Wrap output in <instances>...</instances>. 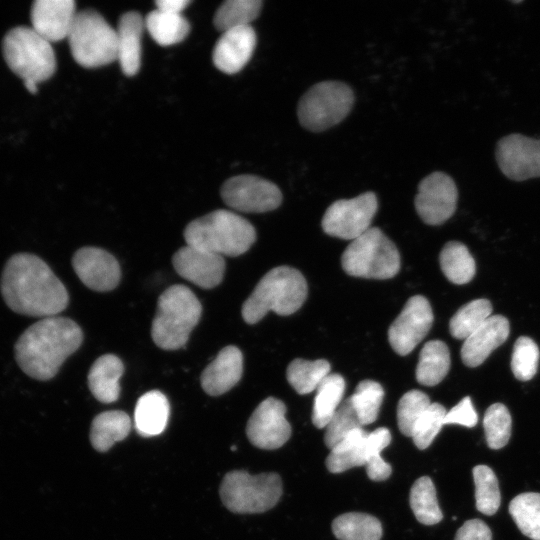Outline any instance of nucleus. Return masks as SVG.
<instances>
[{
	"label": "nucleus",
	"instance_id": "58836bf2",
	"mask_svg": "<svg viewBox=\"0 0 540 540\" xmlns=\"http://www.w3.org/2000/svg\"><path fill=\"white\" fill-rule=\"evenodd\" d=\"M384 398L382 386L373 380H363L357 385L349 400L362 426L376 421Z\"/></svg>",
	"mask_w": 540,
	"mask_h": 540
},
{
	"label": "nucleus",
	"instance_id": "0eeeda50",
	"mask_svg": "<svg viewBox=\"0 0 540 540\" xmlns=\"http://www.w3.org/2000/svg\"><path fill=\"white\" fill-rule=\"evenodd\" d=\"M341 264L350 276L389 279L399 272L400 254L379 228L370 227L347 246Z\"/></svg>",
	"mask_w": 540,
	"mask_h": 540
},
{
	"label": "nucleus",
	"instance_id": "9b49d317",
	"mask_svg": "<svg viewBox=\"0 0 540 540\" xmlns=\"http://www.w3.org/2000/svg\"><path fill=\"white\" fill-rule=\"evenodd\" d=\"M378 208L373 192L332 203L322 218V228L330 236L354 240L370 228Z\"/></svg>",
	"mask_w": 540,
	"mask_h": 540
},
{
	"label": "nucleus",
	"instance_id": "a19ab883",
	"mask_svg": "<svg viewBox=\"0 0 540 540\" xmlns=\"http://www.w3.org/2000/svg\"><path fill=\"white\" fill-rule=\"evenodd\" d=\"M483 427L489 448L504 447L510 439L512 427L508 408L502 403L490 405L484 414Z\"/></svg>",
	"mask_w": 540,
	"mask_h": 540
},
{
	"label": "nucleus",
	"instance_id": "2eb2a0df",
	"mask_svg": "<svg viewBox=\"0 0 540 540\" xmlns=\"http://www.w3.org/2000/svg\"><path fill=\"white\" fill-rule=\"evenodd\" d=\"M285 404L274 397L263 400L250 416L246 434L249 441L261 449L273 450L283 446L291 436L286 419Z\"/></svg>",
	"mask_w": 540,
	"mask_h": 540
},
{
	"label": "nucleus",
	"instance_id": "2f4dec72",
	"mask_svg": "<svg viewBox=\"0 0 540 540\" xmlns=\"http://www.w3.org/2000/svg\"><path fill=\"white\" fill-rule=\"evenodd\" d=\"M332 531L339 540H380V521L369 514L350 512L342 514L332 522Z\"/></svg>",
	"mask_w": 540,
	"mask_h": 540
},
{
	"label": "nucleus",
	"instance_id": "7c9ffc66",
	"mask_svg": "<svg viewBox=\"0 0 540 540\" xmlns=\"http://www.w3.org/2000/svg\"><path fill=\"white\" fill-rule=\"evenodd\" d=\"M440 267L446 278L458 285L470 282L476 272L474 258L461 242L450 241L439 255Z\"/></svg>",
	"mask_w": 540,
	"mask_h": 540
},
{
	"label": "nucleus",
	"instance_id": "4be33fe9",
	"mask_svg": "<svg viewBox=\"0 0 540 540\" xmlns=\"http://www.w3.org/2000/svg\"><path fill=\"white\" fill-rule=\"evenodd\" d=\"M243 356L233 345L224 347L216 358L203 370L201 386L211 396H219L229 391L241 379Z\"/></svg>",
	"mask_w": 540,
	"mask_h": 540
},
{
	"label": "nucleus",
	"instance_id": "09e8293b",
	"mask_svg": "<svg viewBox=\"0 0 540 540\" xmlns=\"http://www.w3.org/2000/svg\"><path fill=\"white\" fill-rule=\"evenodd\" d=\"M191 3L189 0H158L155 2L156 9L172 14L181 12Z\"/></svg>",
	"mask_w": 540,
	"mask_h": 540
},
{
	"label": "nucleus",
	"instance_id": "c9c22d12",
	"mask_svg": "<svg viewBox=\"0 0 540 540\" xmlns=\"http://www.w3.org/2000/svg\"><path fill=\"white\" fill-rule=\"evenodd\" d=\"M509 513L522 534L540 540V493L515 496L509 504Z\"/></svg>",
	"mask_w": 540,
	"mask_h": 540
},
{
	"label": "nucleus",
	"instance_id": "4c0bfd02",
	"mask_svg": "<svg viewBox=\"0 0 540 540\" xmlns=\"http://www.w3.org/2000/svg\"><path fill=\"white\" fill-rule=\"evenodd\" d=\"M476 508L485 515H494L500 507L501 495L498 479L487 465L473 468Z\"/></svg>",
	"mask_w": 540,
	"mask_h": 540
},
{
	"label": "nucleus",
	"instance_id": "6ab92c4d",
	"mask_svg": "<svg viewBox=\"0 0 540 540\" xmlns=\"http://www.w3.org/2000/svg\"><path fill=\"white\" fill-rule=\"evenodd\" d=\"M73 0H36L30 10L32 28L50 43L68 38L76 17Z\"/></svg>",
	"mask_w": 540,
	"mask_h": 540
},
{
	"label": "nucleus",
	"instance_id": "f03ea898",
	"mask_svg": "<svg viewBox=\"0 0 540 540\" xmlns=\"http://www.w3.org/2000/svg\"><path fill=\"white\" fill-rule=\"evenodd\" d=\"M82 341L83 332L72 319L46 317L23 331L14 345V357L26 375L38 381H48L78 350Z\"/></svg>",
	"mask_w": 540,
	"mask_h": 540
},
{
	"label": "nucleus",
	"instance_id": "ddd939ff",
	"mask_svg": "<svg viewBox=\"0 0 540 540\" xmlns=\"http://www.w3.org/2000/svg\"><path fill=\"white\" fill-rule=\"evenodd\" d=\"M458 190L453 179L443 172L427 175L418 185L415 209L429 225H440L455 212Z\"/></svg>",
	"mask_w": 540,
	"mask_h": 540
},
{
	"label": "nucleus",
	"instance_id": "20e7f679",
	"mask_svg": "<svg viewBox=\"0 0 540 540\" xmlns=\"http://www.w3.org/2000/svg\"><path fill=\"white\" fill-rule=\"evenodd\" d=\"M186 245L217 255L239 256L256 240L253 225L228 210H215L191 221L184 230Z\"/></svg>",
	"mask_w": 540,
	"mask_h": 540
},
{
	"label": "nucleus",
	"instance_id": "b1692460",
	"mask_svg": "<svg viewBox=\"0 0 540 540\" xmlns=\"http://www.w3.org/2000/svg\"><path fill=\"white\" fill-rule=\"evenodd\" d=\"M124 372V365L113 354L100 356L92 364L88 373V386L92 395L100 402L112 403L119 398V379Z\"/></svg>",
	"mask_w": 540,
	"mask_h": 540
},
{
	"label": "nucleus",
	"instance_id": "37998d69",
	"mask_svg": "<svg viewBox=\"0 0 540 540\" xmlns=\"http://www.w3.org/2000/svg\"><path fill=\"white\" fill-rule=\"evenodd\" d=\"M363 427L349 398L343 400L328 422L324 435L325 445L332 449L353 430Z\"/></svg>",
	"mask_w": 540,
	"mask_h": 540
},
{
	"label": "nucleus",
	"instance_id": "f3484780",
	"mask_svg": "<svg viewBox=\"0 0 540 540\" xmlns=\"http://www.w3.org/2000/svg\"><path fill=\"white\" fill-rule=\"evenodd\" d=\"M72 266L81 282L91 290L111 291L120 282L119 263L104 249L97 247L78 249L72 257Z\"/></svg>",
	"mask_w": 540,
	"mask_h": 540
},
{
	"label": "nucleus",
	"instance_id": "49530a36",
	"mask_svg": "<svg viewBox=\"0 0 540 540\" xmlns=\"http://www.w3.org/2000/svg\"><path fill=\"white\" fill-rule=\"evenodd\" d=\"M478 422V415L473 407L471 398L464 397L452 407L445 415V424H458L468 428L474 427Z\"/></svg>",
	"mask_w": 540,
	"mask_h": 540
},
{
	"label": "nucleus",
	"instance_id": "423d86ee",
	"mask_svg": "<svg viewBox=\"0 0 540 540\" xmlns=\"http://www.w3.org/2000/svg\"><path fill=\"white\" fill-rule=\"evenodd\" d=\"M3 57L10 70L24 81L39 84L56 71V57L49 41L32 27L9 30L2 42Z\"/></svg>",
	"mask_w": 540,
	"mask_h": 540
},
{
	"label": "nucleus",
	"instance_id": "1a4fd4ad",
	"mask_svg": "<svg viewBox=\"0 0 540 540\" xmlns=\"http://www.w3.org/2000/svg\"><path fill=\"white\" fill-rule=\"evenodd\" d=\"M282 495V481L276 473L250 475L244 470L228 472L220 486L227 509L239 514L262 513L274 507Z\"/></svg>",
	"mask_w": 540,
	"mask_h": 540
},
{
	"label": "nucleus",
	"instance_id": "4468645a",
	"mask_svg": "<svg viewBox=\"0 0 540 540\" xmlns=\"http://www.w3.org/2000/svg\"><path fill=\"white\" fill-rule=\"evenodd\" d=\"M433 319L431 305L424 296L409 298L388 330L393 350L401 356L409 354L430 331Z\"/></svg>",
	"mask_w": 540,
	"mask_h": 540
},
{
	"label": "nucleus",
	"instance_id": "a211bd4d",
	"mask_svg": "<svg viewBox=\"0 0 540 540\" xmlns=\"http://www.w3.org/2000/svg\"><path fill=\"white\" fill-rule=\"evenodd\" d=\"M172 264L181 277L203 289L219 285L225 272V261L221 255L189 245L174 253Z\"/></svg>",
	"mask_w": 540,
	"mask_h": 540
},
{
	"label": "nucleus",
	"instance_id": "5701e85b",
	"mask_svg": "<svg viewBox=\"0 0 540 540\" xmlns=\"http://www.w3.org/2000/svg\"><path fill=\"white\" fill-rule=\"evenodd\" d=\"M145 21L141 14L130 11L119 20L117 33V60L126 76H134L141 66V39Z\"/></svg>",
	"mask_w": 540,
	"mask_h": 540
},
{
	"label": "nucleus",
	"instance_id": "f8f14e48",
	"mask_svg": "<svg viewBox=\"0 0 540 540\" xmlns=\"http://www.w3.org/2000/svg\"><path fill=\"white\" fill-rule=\"evenodd\" d=\"M224 203L234 210L263 213L278 208L282 193L273 182L255 175L234 176L221 187Z\"/></svg>",
	"mask_w": 540,
	"mask_h": 540
},
{
	"label": "nucleus",
	"instance_id": "de8ad7c7",
	"mask_svg": "<svg viewBox=\"0 0 540 540\" xmlns=\"http://www.w3.org/2000/svg\"><path fill=\"white\" fill-rule=\"evenodd\" d=\"M454 540H492V533L482 520L470 519L458 529Z\"/></svg>",
	"mask_w": 540,
	"mask_h": 540
},
{
	"label": "nucleus",
	"instance_id": "6e6552de",
	"mask_svg": "<svg viewBox=\"0 0 540 540\" xmlns=\"http://www.w3.org/2000/svg\"><path fill=\"white\" fill-rule=\"evenodd\" d=\"M67 39L74 60L82 67L97 68L117 60L116 30L94 10L76 14Z\"/></svg>",
	"mask_w": 540,
	"mask_h": 540
},
{
	"label": "nucleus",
	"instance_id": "cd10ccee",
	"mask_svg": "<svg viewBox=\"0 0 540 540\" xmlns=\"http://www.w3.org/2000/svg\"><path fill=\"white\" fill-rule=\"evenodd\" d=\"M450 364V352L447 345L440 340H431L420 352L416 379L424 386H435L445 378Z\"/></svg>",
	"mask_w": 540,
	"mask_h": 540
},
{
	"label": "nucleus",
	"instance_id": "7ed1b4c3",
	"mask_svg": "<svg viewBox=\"0 0 540 540\" xmlns=\"http://www.w3.org/2000/svg\"><path fill=\"white\" fill-rule=\"evenodd\" d=\"M307 297V283L300 271L279 266L268 271L243 303L242 317L248 324L259 322L269 311L287 316L296 312Z\"/></svg>",
	"mask_w": 540,
	"mask_h": 540
},
{
	"label": "nucleus",
	"instance_id": "c03bdc74",
	"mask_svg": "<svg viewBox=\"0 0 540 540\" xmlns=\"http://www.w3.org/2000/svg\"><path fill=\"white\" fill-rule=\"evenodd\" d=\"M430 404L428 395L416 389L406 392L400 398L397 406V422L403 435L412 436L416 422Z\"/></svg>",
	"mask_w": 540,
	"mask_h": 540
},
{
	"label": "nucleus",
	"instance_id": "8fccbe9b",
	"mask_svg": "<svg viewBox=\"0 0 540 540\" xmlns=\"http://www.w3.org/2000/svg\"><path fill=\"white\" fill-rule=\"evenodd\" d=\"M26 89L32 93V94H35L37 92V85L36 83L32 82V81H24L23 82Z\"/></svg>",
	"mask_w": 540,
	"mask_h": 540
},
{
	"label": "nucleus",
	"instance_id": "79ce46f5",
	"mask_svg": "<svg viewBox=\"0 0 540 540\" xmlns=\"http://www.w3.org/2000/svg\"><path fill=\"white\" fill-rule=\"evenodd\" d=\"M540 351L534 340L527 336L519 337L513 347L511 370L520 381L534 377L538 369Z\"/></svg>",
	"mask_w": 540,
	"mask_h": 540
},
{
	"label": "nucleus",
	"instance_id": "dca6fc26",
	"mask_svg": "<svg viewBox=\"0 0 540 540\" xmlns=\"http://www.w3.org/2000/svg\"><path fill=\"white\" fill-rule=\"evenodd\" d=\"M496 160L509 179L523 181L540 177V140L522 134L507 135L497 143Z\"/></svg>",
	"mask_w": 540,
	"mask_h": 540
},
{
	"label": "nucleus",
	"instance_id": "c85d7f7f",
	"mask_svg": "<svg viewBox=\"0 0 540 540\" xmlns=\"http://www.w3.org/2000/svg\"><path fill=\"white\" fill-rule=\"evenodd\" d=\"M345 380L337 373L329 374L316 389L314 398L312 422L321 429L328 422L343 401Z\"/></svg>",
	"mask_w": 540,
	"mask_h": 540
},
{
	"label": "nucleus",
	"instance_id": "c756f323",
	"mask_svg": "<svg viewBox=\"0 0 540 540\" xmlns=\"http://www.w3.org/2000/svg\"><path fill=\"white\" fill-rule=\"evenodd\" d=\"M144 21L150 36L161 46H170L183 41L190 31V24L182 14L156 9L147 14Z\"/></svg>",
	"mask_w": 540,
	"mask_h": 540
},
{
	"label": "nucleus",
	"instance_id": "9d476101",
	"mask_svg": "<svg viewBox=\"0 0 540 540\" xmlns=\"http://www.w3.org/2000/svg\"><path fill=\"white\" fill-rule=\"evenodd\" d=\"M353 103L354 93L348 85L323 81L313 85L299 100L298 119L304 128L321 132L341 122Z\"/></svg>",
	"mask_w": 540,
	"mask_h": 540
},
{
	"label": "nucleus",
	"instance_id": "a18cd8bd",
	"mask_svg": "<svg viewBox=\"0 0 540 540\" xmlns=\"http://www.w3.org/2000/svg\"><path fill=\"white\" fill-rule=\"evenodd\" d=\"M447 411L440 403H431L416 422L412 439L417 448H428L444 425Z\"/></svg>",
	"mask_w": 540,
	"mask_h": 540
},
{
	"label": "nucleus",
	"instance_id": "473e14b6",
	"mask_svg": "<svg viewBox=\"0 0 540 540\" xmlns=\"http://www.w3.org/2000/svg\"><path fill=\"white\" fill-rule=\"evenodd\" d=\"M329 374L330 363L324 359L308 361L297 358L286 371L289 384L301 395L315 391Z\"/></svg>",
	"mask_w": 540,
	"mask_h": 540
},
{
	"label": "nucleus",
	"instance_id": "f704fd0d",
	"mask_svg": "<svg viewBox=\"0 0 540 540\" xmlns=\"http://www.w3.org/2000/svg\"><path fill=\"white\" fill-rule=\"evenodd\" d=\"M410 507L416 519L424 525H434L442 520L435 486L428 476L418 478L412 485Z\"/></svg>",
	"mask_w": 540,
	"mask_h": 540
},
{
	"label": "nucleus",
	"instance_id": "a878e982",
	"mask_svg": "<svg viewBox=\"0 0 540 540\" xmlns=\"http://www.w3.org/2000/svg\"><path fill=\"white\" fill-rule=\"evenodd\" d=\"M131 429V420L127 413L120 410L105 411L92 421L90 442L99 452H105L118 441L125 439Z\"/></svg>",
	"mask_w": 540,
	"mask_h": 540
},
{
	"label": "nucleus",
	"instance_id": "72a5a7b5",
	"mask_svg": "<svg viewBox=\"0 0 540 540\" xmlns=\"http://www.w3.org/2000/svg\"><path fill=\"white\" fill-rule=\"evenodd\" d=\"M261 0H227L217 9L213 23L220 32L251 26L261 11Z\"/></svg>",
	"mask_w": 540,
	"mask_h": 540
},
{
	"label": "nucleus",
	"instance_id": "aec40b11",
	"mask_svg": "<svg viewBox=\"0 0 540 540\" xmlns=\"http://www.w3.org/2000/svg\"><path fill=\"white\" fill-rule=\"evenodd\" d=\"M256 41V33L252 26L223 32L213 50L214 65L226 74L239 72L251 59Z\"/></svg>",
	"mask_w": 540,
	"mask_h": 540
},
{
	"label": "nucleus",
	"instance_id": "ea45409f",
	"mask_svg": "<svg viewBox=\"0 0 540 540\" xmlns=\"http://www.w3.org/2000/svg\"><path fill=\"white\" fill-rule=\"evenodd\" d=\"M391 442L389 429L380 427L367 434L366 437V472L374 481H383L389 478L392 472L390 464L381 457V451Z\"/></svg>",
	"mask_w": 540,
	"mask_h": 540
},
{
	"label": "nucleus",
	"instance_id": "393cba45",
	"mask_svg": "<svg viewBox=\"0 0 540 540\" xmlns=\"http://www.w3.org/2000/svg\"><path fill=\"white\" fill-rule=\"evenodd\" d=\"M170 405L166 396L152 390L143 394L137 401L134 421L137 432L144 437L158 435L166 428Z\"/></svg>",
	"mask_w": 540,
	"mask_h": 540
},
{
	"label": "nucleus",
	"instance_id": "412c9836",
	"mask_svg": "<svg viewBox=\"0 0 540 540\" xmlns=\"http://www.w3.org/2000/svg\"><path fill=\"white\" fill-rule=\"evenodd\" d=\"M509 321L502 315H491L461 348V359L468 367L481 365L490 353L503 344L509 336Z\"/></svg>",
	"mask_w": 540,
	"mask_h": 540
},
{
	"label": "nucleus",
	"instance_id": "f257e3e1",
	"mask_svg": "<svg viewBox=\"0 0 540 540\" xmlns=\"http://www.w3.org/2000/svg\"><path fill=\"white\" fill-rule=\"evenodd\" d=\"M0 291L13 312L30 317L56 316L69 302L65 285L49 265L28 252L16 253L6 261Z\"/></svg>",
	"mask_w": 540,
	"mask_h": 540
},
{
	"label": "nucleus",
	"instance_id": "39448f33",
	"mask_svg": "<svg viewBox=\"0 0 540 540\" xmlns=\"http://www.w3.org/2000/svg\"><path fill=\"white\" fill-rule=\"evenodd\" d=\"M201 314L202 305L187 286L181 284L170 286L157 301L151 327L154 343L164 350L184 347Z\"/></svg>",
	"mask_w": 540,
	"mask_h": 540
},
{
	"label": "nucleus",
	"instance_id": "e433bc0d",
	"mask_svg": "<svg viewBox=\"0 0 540 540\" xmlns=\"http://www.w3.org/2000/svg\"><path fill=\"white\" fill-rule=\"evenodd\" d=\"M492 315V304L480 298L463 305L451 318L449 330L456 339H467Z\"/></svg>",
	"mask_w": 540,
	"mask_h": 540
},
{
	"label": "nucleus",
	"instance_id": "bb28decb",
	"mask_svg": "<svg viewBox=\"0 0 540 540\" xmlns=\"http://www.w3.org/2000/svg\"><path fill=\"white\" fill-rule=\"evenodd\" d=\"M367 432L361 428L353 430L336 444L326 458V467L332 473H341L366 462Z\"/></svg>",
	"mask_w": 540,
	"mask_h": 540
}]
</instances>
